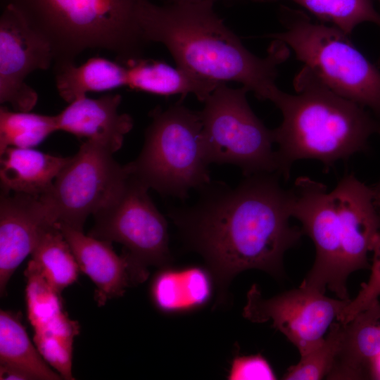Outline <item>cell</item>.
Instances as JSON below:
<instances>
[{"instance_id":"22","label":"cell","mask_w":380,"mask_h":380,"mask_svg":"<svg viewBox=\"0 0 380 380\" xmlns=\"http://www.w3.org/2000/svg\"><path fill=\"white\" fill-rule=\"evenodd\" d=\"M31 255L42 274L59 293L77 280L79 265L56 223L42 230Z\"/></svg>"},{"instance_id":"6","label":"cell","mask_w":380,"mask_h":380,"mask_svg":"<svg viewBox=\"0 0 380 380\" xmlns=\"http://www.w3.org/2000/svg\"><path fill=\"white\" fill-rule=\"evenodd\" d=\"M284 30L268 34L291 49L327 87L371 110L380 122V71L334 25L313 22L300 10L281 6Z\"/></svg>"},{"instance_id":"15","label":"cell","mask_w":380,"mask_h":380,"mask_svg":"<svg viewBox=\"0 0 380 380\" xmlns=\"http://www.w3.org/2000/svg\"><path fill=\"white\" fill-rule=\"evenodd\" d=\"M121 101L119 94H108L98 99L86 96L75 100L56 115L58 130L86 138L115 153L134 125L129 114L118 113Z\"/></svg>"},{"instance_id":"18","label":"cell","mask_w":380,"mask_h":380,"mask_svg":"<svg viewBox=\"0 0 380 380\" xmlns=\"http://www.w3.org/2000/svg\"><path fill=\"white\" fill-rule=\"evenodd\" d=\"M1 192L40 197L47 193L70 159L32 148L8 147L0 153Z\"/></svg>"},{"instance_id":"23","label":"cell","mask_w":380,"mask_h":380,"mask_svg":"<svg viewBox=\"0 0 380 380\" xmlns=\"http://www.w3.org/2000/svg\"><path fill=\"white\" fill-rule=\"evenodd\" d=\"M56 131V115L0 108V153L8 147L33 148Z\"/></svg>"},{"instance_id":"12","label":"cell","mask_w":380,"mask_h":380,"mask_svg":"<svg viewBox=\"0 0 380 380\" xmlns=\"http://www.w3.org/2000/svg\"><path fill=\"white\" fill-rule=\"evenodd\" d=\"M54 58L45 35L17 7L6 3L0 15V103L30 111L38 94L25 79L34 70L49 69Z\"/></svg>"},{"instance_id":"4","label":"cell","mask_w":380,"mask_h":380,"mask_svg":"<svg viewBox=\"0 0 380 380\" xmlns=\"http://www.w3.org/2000/svg\"><path fill=\"white\" fill-rule=\"evenodd\" d=\"M293 84L294 94L278 88L270 99L283 117L273 134L278 173L285 179L296 160L315 159L329 167L365 150L369 137L380 134V122L365 108L333 91L306 66Z\"/></svg>"},{"instance_id":"10","label":"cell","mask_w":380,"mask_h":380,"mask_svg":"<svg viewBox=\"0 0 380 380\" xmlns=\"http://www.w3.org/2000/svg\"><path fill=\"white\" fill-rule=\"evenodd\" d=\"M113 153L93 142H83L77 153L55 179L50 190L39 198L49 216L83 231L87 218L105 203L129 173Z\"/></svg>"},{"instance_id":"13","label":"cell","mask_w":380,"mask_h":380,"mask_svg":"<svg viewBox=\"0 0 380 380\" xmlns=\"http://www.w3.org/2000/svg\"><path fill=\"white\" fill-rule=\"evenodd\" d=\"M75 257L80 271L96 285L99 306L122 296L126 289L146 281L148 272L131 260L126 252L117 255L111 242L85 235L82 230L56 223Z\"/></svg>"},{"instance_id":"30","label":"cell","mask_w":380,"mask_h":380,"mask_svg":"<svg viewBox=\"0 0 380 380\" xmlns=\"http://www.w3.org/2000/svg\"><path fill=\"white\" fill-rule=\"evenodd\" d=\"M0 379L32 380L29 375L22 370L4 365H0Z\"/></svg>"},{"instance_id":"1","label":"cell","mask_w":380,"mask_h":380,"mask_svg":"<svg viewBox=\"0 0 380 380\" xmlns=\"http://www.w3.org/2000/svg\"><path fill=\"white\" fill-rule=\"evenodd\" d=\"M279 176H246L235 188L210 182L194 204L168 212L185 243L204 259L220 304L232 279L244 270L281 278L284 253L303 234L289 224L291 191L281 186Z\"/></svg>"},{"instance_id":"31","label":"cell","mask_w":380,"mask_h":380,"mask_svg":"<svg viewBox=\"0 0 380 380\" xmlns=\"http://www.w3.org/2000/svg\"><path fill=\"white\" fill-rule=\"evenodd\" d=\"M372 379H380V356L374 362L372 372Z\"/></svg>"},{"instance_id":"8","label":"cell","mask_w":380,"mask_h":380,"mask_svg":"<svg viewBox=\"0 0 380 380\" xmlns=\"http://www.w3.org/2000/svg\"><path fill=\"white\" fill-rule=\"evenodd\" d=\"M250 91L220 84L199 112L209 164H232L245 176L278 173L273 129L255 115L247 101ZM279 174V173H278Z\"/></svg>"},{"instance_id":"11","label":"cell","mask_w":380,"mask_h":380,"mask_svg":"<svg viewBox=\"0 0 380 380\" xmlns=\"http://www.w3.org/2000/svg\"><path fill=\"white\" fill-rule=\"evenodd\" d=\"M350 300L302 286L265 298L253 284L243 316L255 323L271 322L303 355L323 342L325 332Z\"/></svg>"},{"instance_id":"27","label":"cell","mask_w":380,"mask_h":380,"mask_svg":"<svg viewBox=\"0 0 380 380\" xmlns=\"http://www.w3.org/2000/svg\"><path fill=\"white\" fill-rule=\"evenodd\" d=\"M34 345L44 360L62 377L74 379L72 374L74 338L41 331H34Z\"/></svg>"},{"instance_id":"7","label":"cell","mask_w":380,"mask_h":380,"mask_svg":"<svg viewBox=\"0 0 380 380\" xmlns=\"http://www.w3.org/2000/svg\"><path fill=\"white\" fill-rule=\"evenodd\" d=\"M151 117L141 151L128 167L149 189L184 200L211 182L200 113L177 103L156 108Z\"/></svg>"},{"instance_id":"19","label":"cell","mask_w":380,"mask_h":380,"mask_svg":"<svg viewBox=\"0 0 380 380\" xmlns=\"http://www.w3.org/2000/svg\"><path fill=\"white\" fill-rule=\"evenodd\" d=\"M126 65L127 86L156 95L185 96L191 94L204 102L220 84L160 61L139 58Z\"/></svg>"},{"instance_id":"16","label":"cell","mask_w":380,"mask_h":380,"mask_svg":"<svg viewBox=\"0 0 380 380\" xmlns=\"http://www.w3.org/2000/svg\"><path fill=\"white\" fill-rule=\"evenodd\" d=\"M380 356V303L376 300L346 324L339 322L338 347L329 379H372Z\"/></svg>"},{"instance_id":"33","label":"cell","mask_w":380,"mask_h":380,"mask_svg":"<svg viewBox=\"0 0 380 380\" xmlns=\"http://www.w3.org/2000/svg\"><path fill=\"white\" fill-rule=\"evenodd\" d=\"M376 186L377 188L379 189V190L380 191V181L378 182V184H376Z\"/></svg>"},{"instance_id":"5","label":"cell","mask_w":380,"mask_h":380,"mask_svg":"<svg viewBox=\"0 0 380 380\" xmlns=\"http://www.w3.org/2000/svg\"><path fill=\"white\" fill-rule=\"evenodd\" d=\"M143 0H7L51 42L54 62L74 61L88 49H105L125 64L146 43L137 20ZM53 62V63H54Z\"/></svg>"},{"instance_id":"17","label":"cell","mask_w":380,"mask_h":380,"mask_svg":"<svg viewBox=\"0 0 380 380\" xmlns=\"http://www.w3.org/2000/svg\"><path fill=\"white\" fill-rule=\"evenodd\" d=\"M159 269L151 279L149 296L161 312H190L201 308L211 299L215 282L207 267L168 265Z\"/></svg>"},{"instance_id":"32","label":"cell","mask_w":380,"mask_h":380,"mask_svg":"<svg viewBox=\"0 0 380 380\" xmlns=\"http://www.w3.org/2000/svg\"><path fill=\"white\" fill-rule=\"evenodd\" d=\"M172 2H199V1H212L215 2L216 0H172Z\"/></svg>"},{"instance_id":"29","label":"cell","mask_w":380,"mask_h":380,"mask_svg":"<svg viewBox=\"0 0 380 380\" xmlns=\"http://www.w3.org/2000/svg\"><path fill=\"white\" fill-rule=\"evenodd\" d=\"M229 380H273L276 376L268 362L260 354L237 355L231 364Z\"/></svg>"},{"instance_id":"2","label":"cell","mask_w":380,"mask_h":380,"mask_svg":"<svg viewBox=\"0 0 380 380\" xmlns=\"http://www.w3.org/2000/svg\"><path fill=\"white\" fill-rule=\"evenodd\" d=\"M213 3L160 6L143 0L137 20L144 39L163 44L177 66L200 78L239 82L258 99L269 101L278 89V67L289 58L290 49L274 39L265 56L254 55L218 16Z\"/></svg>"},{"instance_id":"26","label":"cell","mask_w":380,"mask_h":380,"mask_svg":"<svg viewBox=\"0 0 380 380\" xmlns=\"http://www.w3.org/2000/svg\"><path fill=\"white\" fill-rule=\"evenodd\" d=\"M339 322H333L323 342L314 350L301 355L296 365L284 374L286 380H317L327 377L330 372L338 347Z\"/></svg>"},{"instance_id":"14","label":"cell","mask_w":380,"mask_h":380,"mask_svg":"<svg viewBox=\"0 0 380 380\" xmlns=\"http://www.w3.org/2000/svg\"><path fill=\"white\" fill-rule=\"evenodd\" d=\"M39 197L11 193L0 197V293L25 258L31 254L42 230L54 224Z\"/></svg>"},{"instance_id":"3","label":"cell","mask_w":380,"mask_h":380,"mask_svg":"<svg viewBox=\"0 0 380 380\" xmlns=\"http://www.w3.org/2000/svg\"><path fill=\"white\" fill-rule=\"evenodd\" d=\"M291 191V215L313 241L314 264L300 286L350 299L346 282L357 270L370 269L368 253L380 232V203L374 186L346 174L336 187L297 178Z\"/></svg>"},{"instance_id":"28","label":"cell","mask_w":380,"mask_h":380,"mask_svg":"<svg viewBox=\"0 0 380 380\" xmlns=\"http://www.w3.org/2000/svg\"><path fill=\"white\" fill-rule=\"evenodd\" d=\"M371 252L373 257L369 279L362 284L355 298L350 300L342 310L337 320L343 324L348 322L356 314L377 300L380 296V232L373 241Z\"/></svg>"},{"instance_id":"25","label":"cell","mask_w":380,"mask_h":380,"mask_svg":"<svg viewBox=\"0 0 380 380\" xmlns=\"http://www.w3.org/2000/svg\"><path fill=\"white\" fill-rule=\"evenodd\" d=\"M25 276L27 319L33 329H36L64 310L63 300L61 293L49 283L32 260L27 263Z\"/></svg>"},{"instance_id":"24","label":"cell","mask_w":380,"mask_h":380,"mask_svg":"<svg viewBox=\"0 0 380 380\" xmlns=\"http://www.w3.org/2000/svg\"><path fill=\"white\" fill-rule=\"evenodd\" d=\"M275 1L278 0H259ZM320 20L331 23L347 34L364 22L380 26V14L372 0H291Z\"/></svg>"},{"instance_id":"34","label":"cell","mask_w":380,"mask_h":380,"mask_svg":"<svg viewBox=\"0 0 380 380\" xmlns=\"http://www.w3.org/2000/svg\"><path fill=\"white\" fill-rule=\"evenodd\" d=\"M377 1H378L379 2V4H380V0H377Z\"/></svg>"},{"instance_id":"9","label":"cell","mask_w":380,"mask_h":380,"mask_svg":"<svg viewBox=\"0 0 380 380\" xmlns=\"http://www.w3.org/2000/svg\"><path fill=\"white\" fill-rule=\"evenodd\" d=\"M128 166V165H127ZM149 188L129 173L94 213L88 235L124 246L141 268L171 265L167 222L148 194Z\"/></svg>"},{"instance_id":"20","label":"cell","mask_w":380,"mask_h":380,"mask_svg":"<svg viewBox=\"0 0 380 380\" xmlns=\"http://www.w3.org/2000/svg\"><path fill=\"white\" fill-rule=\"evenodd\" d=\"M53 70L58 94L68 103L89 91L127 86V67L104 58H91L80 66L71 61H55Z\"/></svg>"},{"instance_id":"21","label":"cell","mask_w":380,"mask_h":380,"mask_svg":"<svg viewBox=\"0 0 380 380\" xmlns=\"http://www.w3.org/2000/svg\"><path fill=\"white\" fill-rule=\"evenodd\" d=\"M0 365L19 369L32 380L62 379L31 342L19 312H0Z\"/></svg>"}]
</instances>
